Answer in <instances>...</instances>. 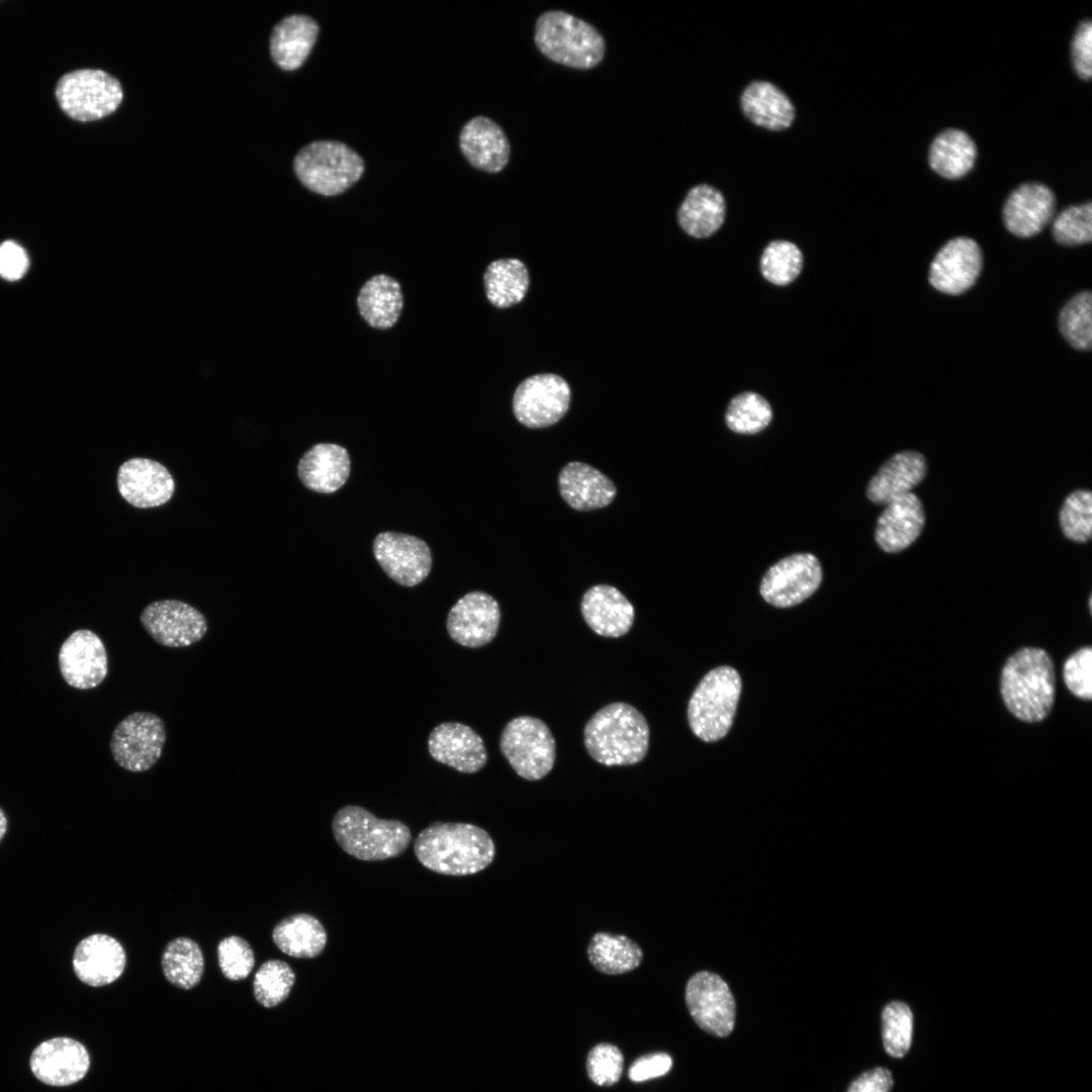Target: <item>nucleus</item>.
Returning <instances> with one entry per match:
<instances>
[{
	"label": "nucleus",
	"instance_id": "obj_44",
	"mask_svg": "<svg viewBox=\"0 0 1092 1092\" xmlns=\"http://www.w3.org/2000/svg\"><path fill=\"white\" fill-rule=\"evenodd\" d=\"M1060 524L1064 535L1072 541L1085 543L1091 538L1092 493L1090 490L1078 489L1067 496L1060 512Z\"/></svg>",
	"mask_w": 1092,
	"mask_h": 1092
},
{
	"label": "nucleus",
	"instance_id": "obj_43",
	"mask_svg": "<svg viewBox=\"0 0 1092 1092\" xmlns=\"http://www.w3.org/2000/svg\"><path fill=\"white\" fill-rule=\"evenodd\" d=\"M882 1035L886 1052L901 1058L911 1045L913 1016L910 1008L902 1002L888 1004L882 1013Z\"/></svg>",
	"mask_w": 1092,
	"mask_h": 1092
},
{
	"label": "nucleus",
	"instance_id": "obj_53",
	"mask_svg": "<svg viewBox=\"0 0 1092 1092\" xmlns=\"http://www.w3.org/2000/svg\"><path fill=\"white\" fill-rule=\"evenodd\" d=\"M7 830V818L3 810L0 808V841L5 835Z\"/></svg>",
	"mask_w": 1092,
	"mask_h": 1092
},
{
	"label": "nucleus",
	"instance_id": "obj_17",
	"mask_svg": "<svg viewBox=\"0 0 1092 1092\" xmlns=\"http://www.w3.org/2000/svg\"><path fill=\"white\" fill-rule=\"evenodd\" d=\"M982 266L980 246L973 239L958 237L948 241L933 258L929 283L942 293L959 295L975 284Z\"/></svg>",
	"mask_w": 1092,
	"mask_h": 1092
},
{
	"label": "nucleus",
	"instance_id": "obj_50",
	"mask_svg": "<svg viewBox=\"0 0 1092 1092\" xmlns=\"http://www.w3.org/2000/svg\"><path fill=\"white\" fill-rule=\"evenodd\" d=\"M28 268L25 250L15 242L0 245V276L9 281L20 279Z\"/></svg>",
	"mask_w": 1092,
	"mask_h": 1092
},
{
	"label": "nucleus",
	"instance_id": "obj_36",
	"mask_svg": "<svg viewBox=\"0 0 1092 1092\" xmlns=\"http://www.w3.org/2000/svg\"><path fill=\"white\" fill-rule=\"evenodd\" d=\"M587 958L600 973L621 975L640 966L643 950L626 935L597 932L587 945Z\"/></svg>",
	"mask_w": 1092,
	"mask_h": 1092
},
{
	"label": "nucleus",
	"instance_id": "obj_39",
	"mask_svg": "<svg viewBox=\"0 0 1092 1092\" xmlns=\"http://www.w3.org/2000/svg\"><path fill=\"white\" fill-rule=\"evenodd\" d=\"M771 418L772 411L768 401L753 391L735 395L725 413L727 427L737 434L744 435L762 431L768 426Z\"/></svg>",
	"mask_w": 1092,
	"mask_h": 1092
},
{
	"label": "nucleus",
	"instance_id": "obj_20",
	"mask_svg": "<svg viewBox=\"0 0 1092 1092\" xmlns=\"http://www.w3.org/2000/svg\"><path fill=\"white\" fill-rule=\"evenodd\" d=\"M90 1057L86 1048L70 1037H55L39 1043L31 1054L34 1076L51 1086L77 1083L87 1074Z\"/></svg>",
	"mask_w": 1092,
	"mask_h": 1092
},
{
	"label": "nucleus",
	"instance_id": "obj_1",
	"mask_svg": "<svg viewBox=\"0 0 1092 1092\" xmlns=\"http://www.w3.org/2000/svg\"><path fill=\"white\" fill-rule=\"evenodd\" d=\"M414 852L420 863L432 872L468 876L492 862L495 846L490 835L474 824L436 821L418 834Z\"/></svg>",
	"mask_w": 1092,
	"mask_h": 1092
},
{
	"label": "nucleus",
	"instance_id": "obj_46",
	"mask_svg": "<svg viewBox=\"0 0 1092 1092\" xmlns=\"http://www.w3.org/2000/svg\"><path fill=\"white\" fill-rule=\"evenodd\" d=\"M217 959L222 975L231 981L246 979L255 966L253 948L246 939L237 935L220 940Z\"/></svg>",
	"mask_w": 1092,
	"mask_h": 1092
},
{
	"label": "nucleus",
	"instance_id": "obj_5",
	"mask_svg": "<svg viewBox=\"0 0 1092 1092\" xmlns=\"http://www.w3.org/2000/svg\"><path fill=\"white\" fill-rule=\"evenodd\" d=\"M534 41L550 61L577 70L597 67L606 53L605 39L594 25L561 10L538 17Z\"/></svg>",
	"mask_w": 1092,
	"mask_h": 1092
},
{
	"label": "nucleus",
	"instance_id": "obj_2",
	"mask_svg": "<svg viewBox=\"0 0 1092 1092\" xmlns=\"http://www.w3.org/2000/svg\"><path fill=\"white\" fill-rule=\"evenodd\" d=\"M1001 695L1017 719L1040 722L1051 713L1056 693L1053 660L1046 651L1024 647L1012 654L1002 669Z\"/></svg>",
	"mask_w": 1092,
	"mask_h": 1092
},
{
	"label": "nucleus",
	"instance_id": "obj_26",
	"mask_svg": "<svg viewBox=\"0 0 1092 1092\" xmlns=\"http://www.w3.org/2000/svg\"><path fill=\"white\" fill-rule=\"evenodd\" d=\"M561 497L575 511L588 512L609 506L617 489L599 469L581 461H571L558 474Z\"/></svg>",
	"mask_w": 1092,
	"mask_h": 1092
},
{
	"label": "nucleus",
	"instance_id": "obj_24",
	"mask_svg": "<svg viewBox=\"0 0 1092 1092\" xmlns=\"http://www.w3.org/2000/svg\"><path fill=\"white\" fill-rule=\"evenodd\" d=\"M580 611L587 626L598 635L618 638L631 629L634 607L615 586L596 584L581 599Z\"/></svg>",
	"mask_w": 1092,
	"mask_h": 1092
},
{
	"label": "nucleus",
	"instance_id": "obj_38",
	"mask_svg": "<svg viewBox=\"0 0 1092 1092\" xmlns=\"http://www.w3.org/2000/svg\"><path fill=\"white\" fill-rule=\"evenodd\" d=\"M161 966L169 983L180 989L190 990L197 986L202 978L204 960L196 941L178 937L166 945Z\"/></svg>",
	"mask_w": 1092,
	"mask_h": 1092
},
{
	"label": "nucleus",
	"instance_id": "obj_32",
	"mask_svg": "<svg viewBox=\"0 0 1092 1092\" xmlns=\"http://www.w3.org/2000/svg\"><path fill=\"white\" fill-rule=\"evenodd\" d=\"M745 116L754 124L781 130L789 127L795 117L794 105L777 86L766 81H754L743 91L740 99Z\"/></svg>",
	"mask_w": 1092,
	"mask_h": 1092
},
{
	"label": "nucleus",
	"instance_id": "obj_19",
	"mask_svg": "<svg viewBox=\"0 0 1092 1092\" xmlns=\"http://www.w3.org/2000/svg\"><path fill=\"white\" fill-rule=\"evenodd\" d=\"M120 495L132 507L150 509L171 499L175 481L160 462L135 457L121 464L116 476Z\"/></svg>",
	"mask_w": 1092,
	"mask_h": 1092
},
{
	"label": "nucleus",
	"instance_id": "obj_13",
	"mask_svg": "<svg viewBox=\"0 0 1092 1092\" xmlns=\"http://www.w3.org/2000/svg\"><path fill=\"white\" fill-rule=\"evenodd\" d=\"M822 568L811 553H796L781 559L763 575L759 592L768 604L788 608L808 599L820 585Z\"/></svg>",
	"mask_w": 1092,
	"mask_h": 1092
},
{
	"label": "nucleus",
	"instance_id": "obj_37",
	"mask_svg": "<svg viewBox=\"0 0 1092 1092\" xmlns=\"http://www.w3.org/2000/svg\"><path fill=\"white\" fill-rule=\"evenodd\" d=\"M483 279L487 299L500 308L520 302L530 283L527 267L516 258L492 261L487 266Z\"/></svg>",
	"mask_w": 1092,
	"mask_h": 1092
},
{
	"label": "nucleus",
	"instance_id": "obj_40",
	"mask_svg": "<svg viewBox=\"0 0 1092 1092\" xmlns=\"http://www.w3.org/2000/svg\"><path fill=\"white\" fill-rule=\"evenodd\" d=\"M295 981V973L287 963L269 960L262 964L254 976L255 999L260 1005L272 1008L287 999Z\"/></svg>",
	"mask_w": 1092,
	"mask_h": 1092
},
{
	"label": "nucleus",
	"instance_id": "obj_29",
	"mask_svg": "<svg viewBox=\"0 0 1092 1092\" xmlns=\"http://www.w3.org/2000/svg\"><path fill=\"white\" fill-rule=\"evenodd\" d=\"M926 470V460L921 453H897L872 477L867 487V495L874 504L888 505L911 492V489L923 480Z\"/></svg>",
	"mask_w": 1092,
	"mask_h": 1092
},
{
	"label": "nucleus",
	"instance_id": "obj_22",
	"mask_svg": "<svg viewBox=\"0 0 1092 1092\" xmlns=\"http://www.w3.org/2000/svg\"><path fill=\"white\" fill-rule=\"evenodd\" d=\"M126 954L121 943L104 933L83 938L75 948L73 969L86 985L101 987L116 981L123 973Z\"/></svg>",
	"mask_w": 1092,
	"mask_h": 1092
},
{
	"label": "nucleus",
	"instance_id": "obj_16",
	"mask_svg": "<svg viewBox=\"0 0 1092 1092\" xmlns=\"http://www.w3.org/2000/svg\"><path fill=\"white\" fill-rule=\"evenodd\" d=\"M500 623L498 603L490 595L474 590L459 599L448 613L450 638L465 647H482L493 640Z\"/></svg>",
	"mask_w": 1092,
	"mask_h": 1092
},
{
	"label": "nucleus",
	"instance_id": "obj_27",
	"mask_svg": "<svg viewBox=\"0 0 1092 1092\" xmlns=\"http://www.w3.org/2000/svg\"><path fill=\"white\" fill-rule=\"evenodd\" d=\"M925 522L921 500L906 493L887 505L877 521L875 539L887 553L900 552L920 535Z\"/></svg>",
	"mask_w": 1092,
	"mask_h": 1092
},
{
	"label": "nucleus",
	"instance_id": "obj_33",
	"mask_svg": "<svg viewBox=\"0 0 1092 1092\" xmlns=\"http://www.w3.org/2000/svg\"><path fill=\"white\" fill-rule=\"evenodd\" d=\"M357 306L362 318L372 328H391L398 321L403 307L400 284L385 274L372 276L361 287Z\"/></svg>",
	"mask_w": 1092,
	"mask_h": 1092
},
{
	"label": "nucleus",
	"instance_id": "obj_14",
	"mask_svg": "<svg viewBox=\"0 0 1092 1092\" xmlns=\"http://www.w3.org/2000/svg\"><path fill=\"white\" fill-rule=\"evenodd\" d=\"M140 621L157 643L171 648L197 643L208 629L202 613L178 600H162L149 604L143 610Z\"/></svg>",
	"mask_w": 1092,
	"mask_h": 1092
},
{
	"label": "nucleus",
	"instance_id": "obj_51",
	"mask_svg": "<svg viewBox=\"0 0 1092 1092\" xmlns=\"http://www.w3.org/2000/svg\"><path fill=\"white\" fill-rule=\"evenodd\" d=\"M672 1066V1060L665 1053L645 1055L631 1065L628 1076L633 1082H643L665 1075Z\"/></svg>",
	"mask_w": 1092,
	"mask_h": 1092
},
{
	"label": "nucleus",
	"instance_id": "obj_18",
	"mask_svg": "<svg viewBox=\"0 0 1092 1092\" xmlns=\"http://www.w3.org/2000/svg\"><path fill=\"white\" fill-rule=\"evenodd\" d=\"M59 667L65 681L73 688L88 690L106 677L108 659L105 646L93 631L73 632L59 651Z\"/></svg>",
	"mask_w": 1092,
	"mask_h": 1092
},
{
	"label": "nucleus",
	"instance_id": "obj_45",
	"mask_svg": "<svg viewBox=\"0 0 1092 1092\" xmlns=\"http://www.w3.org/2000/svg\"><path fill=\"white\" fill-rule=\"evenodd\" d=\"M1053 237L1064 246L1087 244L1092 239V203L1071 205L1053 221Z\"/></svg>",
	"mask_w": 1092,
	"mask_h": 1092
},
{
	"label": "nucleus",
	"instance_id": "obj_15",
	"mask_svg": "<svg viewBox=\"0 0 1092 1092\" xmlns=\"http://www.w3.org/2000/svg\"><path fill=\"white\" fill-rule=\"evenodd\" d=\"M373 554L384 572L403 586L421 583L429 575L433 564L427 543L403 533H379L373 541Z\"/></svg>",
	"mask_w": 1092,
	"mask_h": 1092
},
{
	"label": "nucleus",
	"instance_id": "obj_41",
	"mask_svg": "<svg viewBox=\"0 0 1092 1092\" xmlns=\"http://www.w3.org/2000/svg\"><path fill=\"white\" fill-rule=\"evenodd\" d=\"M1092 294L1082 291L1072 297L1059 315L1060 332L1075 349L1086 351L1092 344Z\"/></svg>",
	"mask_w": 1092,
	"mask_h": 1092
},
{
	"label": "nucleus",
	"instance_id": "obj_48",
	"mask_svg": "<svg viewBox=\"0 0 1092 1092\" xmlns=\"http://www.w3.org/2000/svg\"><path fill=\"white\" fill-rule=\"evenodd\" d=\"M1064 681L1069 691L1082 700L1092 698V649L1082 647L1073 653L1063 667Z\"/></svg>",
	"mask_w": 1092,
	"mask_h": 1092
},
{
	"label": "nucleus",
	"instance_id": "obj_8",
	"mask_svg": "<svg viewBox=\"0 0 1092 1092\" xmlns=\"http://www.w3.org/2000/svg\"><path fill=\"white\" fill-rule=\"evenodd\" d=\"M499 748L514 770L523 779L538 781L552 769L556 744L548 726L540 719L519 716L507 723Z\"/></svg>",
	"mask_w": 1092,
	"mask_h": 1092
},
{
	"label": "nucleus",
	"instance_id": "obj_9",
	"mask_svg": "<svg viewBox=\"0 0 1092 1092\" xmlns=\"http://www.w3.org/2000/svg\"><path fill=\"white\" fill-rule=\"evenodd\" d=\"M117 79L101 70L84 69L64 75L56 87L63 111L79 121H91L112 113L122 100Z\"/></svg>",
	"mask_w": 1092,
	"mask_h": 1092
},
{
	"label": "nucleus",
	"instance_id": "obj_7",
	"mask_svg": "<svg viewBox=\"0 0 1092 1092\" xmlns=\"http://www.w3.org/2000/svg\"><path fill=\"white\" fill-rule=\"evenodd\" d=\"M298 180L310 191L325 196L345 192L364 172L362 158L337 141H316L303 147L293 163Z\"/></svg>",
	"mask_w": 1092,
	"mask_h": 1092
},
{
	"label": "nucleus",
	"instance_id": "obj_52",
	"mask_svg": "<svg viewBox=\"0 0 1092 1092\" xmlns=\"http://www.w3.org/2000/svg\"><path fill=\"white\" fill-rule=\"evenodd\" d=\"M892 1087L893 1078L890 1071L878 1067L857 1077L847 1092H890Z\"/></svg>",
	"mask_w": 1092,
	"mask_h": 1092
},
{
	"label": "nucleus",
	"instance_id": "obj_49",
	"mask_svg": "<svg viewBox=\"0 0 1092 1092\" xmlns=\"http://www.w3.org/2000/svg\"><path fill=\"white\" fill-rule=\"evenodd\" d=\"M1071 55L1076 73L1082 79L1092 75V22L1086 19L1077 26L1071 43Z\"/></svg>",
	"mask_w": 1092,
	"mask_h": 1092
},
{
	"label": "nucleus",
	"instance_id": "obj_31",
	"mask_svg": "<svg viewBox=\"0 0 1092 1092\" xmlns=\"http://www.w3.org/2000/svg\"><path fill=\"white\" fill-rule=\"evenodd\" d=\"M725 215V199L720 191L700 184L691 188L682 200L677 211V221L691 237L704 239L721 228Z\"/></svg>",
	"mask_w": 1092,
	"mask_h": 1092
},
{
	"label": "nucleus",
	"instance_id": "obj_23",
	"mask_svg": "<svg viewBox=\"0 0 1092 1092\" xmlns=\"http://www.w3.org/2000/svg\"><path fill=\"white\" fill-rule=\"evenodd\" d=\"M1055 205V195L1045 185L1037 182L1021 184L1004 203V224L1016 237H1032L1050 222Z\"/></svg>",
	"mask_w": 1092,
	"mask_h": 1092
},
{
	"label": "nucleus",
	"instance_id": "obj_21",
	"mask_svg": "<svg viewBox=\"0 0 1092 1092\" xmlns=\"http://www.w3.org/2000/svg\"><path fill=\"white\" fill-rule=\"evenodd\" d=\"M428 749L435 760L463 774L479 771L487 760L482 738L459 722L436 726L429 735Z\"/></svg>",
	"mask_w": 1092,
	"mask_h": 1092
},
{
	"label": "nucleus",
	"instance_id": "obj_47",
	"mask_svg": "<svg viewBox=\"0 0 1092 1092\" xmlns=\"http://www.w3.org/2000/svg\"><path fill=\"white\" fill-rule=\"evenodd\" d=\"M586 1071L589 1079L600 1086L617 1083L623 1071V1055L610 1043H599L587 1055Z\"/></svg>",
	"mask_w": 1092,
	"mask_h": 1092
},
{
	"label": "nucleus",
	"instance_id": "obj_3",
	"mask_svg": "<svg viewBox=\"0 0 1092 1092\" xmlns=\"http://www.w3.org/2000/svg\"><path fill=\"white\" fill-rule=\"evenodd\" d=\"M587 753L605 765H632L647 754L649 727L643 714L627 703L600 709L583 729Z\"/></svg>",
	"mask_w": 1092,
	"mask_h": 1092
},
{
	"label": "nucleus",
	"instance_id": "obj_10",
	"mask_svg": "<svg viewBox=\"0 0 1092 1092\" xmlns=\"http://www.w3.org/2000/svg\"><path fill=\"white\" fill-rule=\"evenodd\" d=\"M166 743L164 721L150 712H133L122 719L112 732L110 751L116 763L129 771L152 768Z\"/></svg>",
	"mask_w": 1092,
	"mask_h": 1092
},
{
	"label": "nucleus",
	"instance_id": "obj_28",
	"mask_svg": "<svg viewBox=\"0 0 1092 1092\" xmlns=\"http://www.w3.org/2000/svg\"><path fill=\"white\" fill-rule=\"evenodd\" d=\"M351 470L346 448L332 443H320L299 459L297 473L302 484L320 493H332L348 480Z\"/></svg>",
	"mask_w": 1092,
	"mask_h": 1092
},
{
	"label": "nucleus",
	"instance_id": "obj_4",
	"mask_svg": "<svg viewBox=\"0 0 1092 1092\" xmlns=\"http://www.w3.org/2000/svg\"><path fill=\"white\" fill-rule=\"evenodd\" d=\"M332 831L346 853L364 861L399 856L412 842L411 830L403 822L380 819L357 805H347L336 812Z\"/></svg>",
	"mask_w": 1092,
	"mask_h": 1092
},
{
	"label": "nucleus",
	"instance_id": "obj_35",
	"mask_svg": "<svg viewBox=\"0 0 1092 1092\" xmlns=\"http://www.w3.org/2000/svg\"><path fill=\"white\" fill-rule=\"evenodd\" d=\"M976 156V144L967 132L958 128H947L932 141L928 162L940 176L958 179L973 168Z\"/></svg>",
	"mask_w": 1092,
	"mask_h": 1092
},
{
	"label": "nucleus",
	"instance_id": "obj_42",
	"mask_svg": "<svg viewBox=\"0 0 1092 1092\" xmlns=\"http://www.w3.org/2000/svg\"><path fill=\"white\" fill-rule=\"evenodd\" d=\"M803 267V254L792 242H770L760 257V272L770 283L784 286L792 283Z\"/></svg>",
	"mask_w": 1092,
	"mask_h": 1092
},
{
	"label": "nucleus",
	"instance_id": "obj_25",
	"mask_svg": "<svg viewBox=\"0 0 1092 1092\" xmlns=\"http://www.w3.org/2000/svg\"><path fill=\"white\" fill-rule=\"evenodd\" d=\"M460 150L476 169L498 173L508 165L511 156L510 142L503 128L485 116H475L461 129Z\"/></svg>",
	"mask_w": 1092,
	"mask_h": 1092
},
{
	"label": "nucleus",
	"instance_id": "obj_11",
	"mask_svg": "<svg viewBox=\"0 0 1092 1092\" xmlns=\"http://www.w3.org/2000/svg\"><path fill=\"white\" fill-rule=\"evenodd\" d=\"M571 391L568 383L551 373L533 375L519 384L513 397V412L527 428L550 427L567 413Z\"/></svg>",
	"mask_w": 1092,
	"mask_h": 1092
},
{
	"label": "nucleus",
	"instance_id": "obj_6",
	"mask_svg": "<svg viewBox=\"0 0 1092 1092\" xmlns=\"http://www.w3.org/2000/svg\"><path fill=\"white\" fill-rule=\"evenodd\" d=\"M741 693V678L730 666L709 671L695 689L688 706L693 733L706 742L723 738L735 716Z\"/></svg>",
	"mask_w": 1092,
	"mask_h": 1092
},
{
	"label": "nucleus",
	"instance_id": "obj_34",
	"mask_svg": "<svg viewBox=\"0 0 1092 1092\" xmlns=\"http://www.w3.org/2000/svg\"><path fill=\"white\" fill-rule=\"evenodd\" d=\"M275 945L295 959H313L325 949L328 935L322 922L307 913H296L281 920L272 931Z\"/></svg>",
	"mask_w": 1092,
	"mask_h": 1092
},
{
	"label": "nucleus",
	"instance_id": "obj_12",
	"mask_svg": "<svg viewBox=\"0 0 1092 1092\" xmlns=\"http://www.w3.org/2000/svg\"><path fill=\"white\" fill-rule=\"evenodd\" d=\"M686 1003L694 1021L706 1032L724 1037L735 1023V1001L727 983L717 974L701 971L687 983Z\"/></svg>",
	"mask_w": 1092,
	"mask_h": 1092
},
{
	"label": "nucleus",
	"instance_id": "obj_30",
	"mask_svg": "<svg viewBox=\"0 0 1092 1092\" xmlns=\"http://www.w3.org/2000/svg\"><path fill=\"white\" fill-rule=\"evenodd\" d=\"M318 33V24L306 15H289L278 22L270 37L273 61L283 70L299 68L310 54Z\"/></svg>",
	"mask_w": 1092,
	"mask_h": 1092
}]
</instances>
